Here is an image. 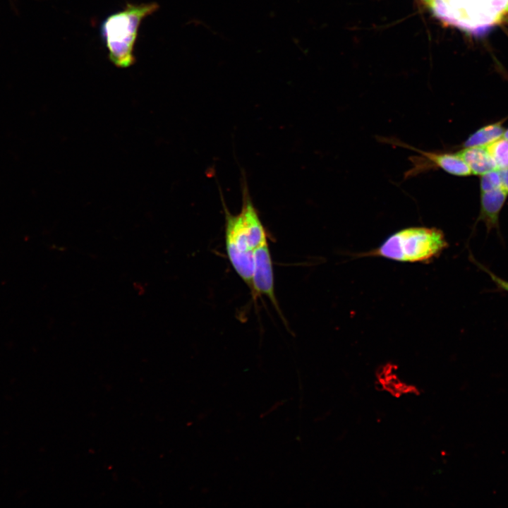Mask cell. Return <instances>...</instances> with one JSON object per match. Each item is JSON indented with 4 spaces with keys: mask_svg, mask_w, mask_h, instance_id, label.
<instances>
[{
    "mask_svg": "<svg viewBox=\"0 0 508 508\" xmlns=\"http://www.w3.org/2000/svg\"><path fill=\"white\" fill-rule=\"evenodd\" d=\"M503 121L485 126L472 133L463 143L464 147H486L502 137Z\"/></svg>",
    "mask_w": 508,
    "mask_h": 508,
    "instance_id": "obj_9",
    "label": "cell"
},
{
    "mask_svg": "<svg viewBox=\"0 0 508 508\" xmlns=\"http://www.w3.org/2000/svg\"><path fill=\"white\" fill-rule=\"evenodd\" d=\"M272 260L268 241L258 247L253 253V272L251 292L254 297L265 296L280 314L274 292Z\"/></svg>",
    "mask_w": 508,
    "mask_h": 508,
    "instance_id": "obj_6",
    "label": "cell"
},
{
    "mask_svg": "<svg viewBox=\"0 0 508 508\" xmlns=\"http://www.w3.org/2000/svg\"><path fill=\"white\" fill-rule=\"evenodd\" d=\"M486 148L497 169L508 168V139L500 138L486 146Z\"/></svg>",
    "mask_w": 508,
    "mask_h": 508,
    "instance_id": "obj_10",
    "label": "cell"
},
{
    "mask_svg": "<svg viewBox=\"0 0 508 508\" xmlns=\"http://www.w3.org/2000/svg\"><path fill=\"white\" fill-rule=\"evenodd\" d=\"M442 23L482 35L508 17V0H431L428 4Z\"/></svg>",
    "mask_w": 508,
    "mask_h": 508,
    "instance_id": "obj_3",
    "label": "cell"
},
{
    "mask_svg": "<svg viewBox=\"0 0 508 508\" xmlns=\"http://www.w3.org/2000/svg\"><path fill=\"white\" fill-rule=\"evenodd\" d=\"M500 186V177L498 169L481 175L480 181L481 193L499 188Z\"/></svg>",
    "mask_w": 508,
    "mask_h": 508,
    "instance_id": "obj_11",
    "label": "cell"
},
{
    "mask_svg": "<svg viewBox=\"0 0 508 508\" xmlns=\"http://www.w3.org/2000/svg\"><path fill=\"white\" fill-rule=\"evenodd\" d=\"M159 8L156 2L131 4L107 17L100 26V34L108 51L109 59L118 68H126L135 61L134 46L142 21Z\"/></svg>",
    "mask_w": 508,
    "mask_h": 508,
    "instance_id": "obj_2",
    "label": "cell"
},
{
    "mask_svg": "<svg viewBox=\"0 0 508 508\" xmlns=\"http://www.w3.org/2000/svg\"><path fill=\"white\" fill-rule=\"evenodd\" d=\"M407 147L418 152L421 156L411 159L413 166L406 172V177L415 176L432 168H438L457 176H468L472 174L467 164L456 152H427L410 146Z\"/></svg>",
    "mask_w": 508,
    "mask_h": 508,
    "instance_id": "obj_5",
    "label": "cell"
},
{
    "mask_svg": "<svg viewBox=\"0 0 508 508\" xmlns=\"http://www.w3.org/2000/svg\"><path fill=\"white\" fill-rule=\"evenodd\" d=\"M471 260L475 264L480 270L487 273L491 280L496 285L497 289L501 291L508 292V281L500 278L499 276L493 273L490 269L485 267L482 263L478 262L474 258L470 256Z\"/></svg>",
    "mask_w": 508,
    "mask_h": 508,
    "instance_id": "obj_12",
    "label": "cell"
},
{
    "mask_svg": "<svg viewBox=\"0 0 508 508\" xmlns=\"http://www.w3.org/2000/svg\"><path fill=\"white\" fill-rule=\"evenodd\" d=\"M500 177V188L508 194V168L498 169Z\"/></svg>",
    "mask_w": 508,
    "mask_h": 508,
    "instance_id": "obj_13",
    "label": "cell"
},
{
    "mask_svg": "<svg viewBox=\"0 0 508 508\" xmlns=\"http://www.w3.org/2000/svg\"><path fill=\"white\" fill-rule=\"evenodd\" d=\"M465 162L471 174L483 175L497 169L486 147H467L456 152Z\"/></svg>",
    "mask_w": 508,
    "mask_h": 508,
    "instance_id": "obj_8",
    "label": "cell"
},
{
    "mask_svg": "<svg viewBox=\"0 0 508 508\" xmlns=\"http://www.w3.org/2000/svg\"><path fill=\"white\" fill-rule=\"evenodd\" d=\"M507 195L501 188L481 193L480 213L477 222L485 224L488 233L494 229L499 232V216Z\"/></svg>",
    "mask_w": 508,
    "mask_h": 508,
    "instance_id": "obj_7",
    "label": "cell"
},
{
    "mask_svg": "<svg viewBox=\"0 0 508 508\" xmlns=\"http://www.w3.org/2000/svg\"><path fill=\"white\" fill-rule=\"evenodd\" d=\"M503 138L508 139V129L505 130L503 133Z\"/></svg>",
    "mask_w": 508,
    "mask_h": 508,
    "instance_id": "obj_14",
    "label": "cell"
},
{
    "mask_svg": "<svg viewBox=\"0 0 508 508\" xmlns=\"http://www.w3.org/2000/svg\"><path fill=\"white\" fill-rule=\"evenodd\" d=\"M444 233L437 228L408 227L390 235L366 255L399 262H423L438 256L448 247Z\"/></svg>",
    "mask_w": 508,
    "mask_h": 508,
    "instance_id": "obj_4",
    "label": "cell"
},
{
    "mask_svg": "<svg viewBox=\"0 0 508 508\" xmlns=\"http://www.w3.org/2000/svg\"><path fill=\"white\" fill-rule=\"evenodd\" d=\"M422 1H424L426 4H428H428H430V2L431 1V0H422Z\"/></svg>",
    "mask_w": 508,
    "mask_h": 508,
    "instance_id": "obj_15",
    "label": "cell"
},
{
    "mask_svg": "<svg viewBox=\"0 0 508 508\" xmlns=\"http://www.w3.org/2000/svg\"><path fill=\"white\" fill-rule=\"evenodd\" d=\"M242 205L238 213H231L222 200L225 217V246L228 259L234 271L251 290L253 253L267 241L266 229L245 183Z\"/></svg>",
    "mask_w": 508,
    "mask_h": 508,
    "instance_id": "obj_1",
    "label": "cell"
}]
</instances>
